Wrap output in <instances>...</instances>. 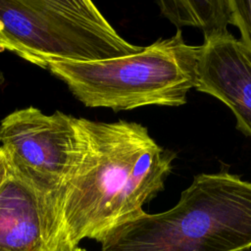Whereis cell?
I'll list each match as a JSON object with an SVG mask.
<instances>
[{
    "label": "cell",
    "mask_w": 251,
    "mask_h": 251,
    "mask_svg": "<svg viewBox=\"0 0 251 251\" xmlns=\"http://www.w3.org/2000/svg\"><path fill=\"white\" fill-rule=\"evenodd\" d=\"M77 148L74 166L46 208L63 245L84 238L101 242L143 212L165 187L176 155L159 145L135 122L104 123L75 117Z\"/></svg>",
    "instance_id": "1"
},
{
    "label": "cell",
    "mask_w": 251,
    "mask_h": 251,
    "mask_svg": "<svg viewBox=\"0 0 251 251\" xmlns=\"http://www.w3.org/2000/svg\"><path fill=\"white\" fill-rule=\"evenodd\" d=\"M102 251H250L251 182L227 171L193 177L178 202L111 230Z\"/></svg>",
    "instance_id": "2"
},
{
    "label": "cell",
    "mask_w": 251,
    "mask_h": 251,
    "mask_svg": "<svg viewBox=\"0 0 251 251\" xmlns=\"http://www.w3.org/2000/svg\"><path fill=\"white\" fill-rule=\"evenodd\" d=\"M198 52L199 46L187 44L177 28L135 54L97 62L51 61L47 70L86 107H177L196 86Z\"/></svg>",
    "instance_id": "3"
},
{
    "label": "cell",
    "mask_w": 251,
    "mask_h": 251,
    "mask_svg": "<svg viewBox=\"0 0 251 251\" xmlns=\"http://www.w3.org/2000/svg\"><path fill=\"white\" fill-rule=\"evenodd\" d=\"M142 49L89 0H0V51L42 69L51 61L97 62Z\"/></svg>",
    "instance_id": "4"
},
{
    "label": "cell",
    "mask_w": 251,
    "mask_h": 251,
    "mask_svg": "<svg viewBox=\"0 0 251 251\" xmlns=\"http://www.w3.org/2000/svg\"><path fill=\"white\" fill-rule=\"evenodd\" d=\"M0 142L12 173L35 191L47 210V201L75 160V117L61 111L45 115L33 106L16 110L0 123Z\"/></svg>",
    "instance_id": "5"
},
{
    "label": "cell",
    "mask_w": 251,
    "mask_h": 251,
    "mask_svg": "<svg viewBox=\"0 0 251 251\" xmlns=\"http://www.w3.org/2000/svg\"><path fill=\"white\" fill-rule=\"evenodd\" d=\"M195 88L226 104L251 137V55L230 32L199 46Z\"/></svg>",
    "instance_id": "6"
},
{
    "label": "cell",
    "mask_w": 251,
    "mask_h": 251,
    "mask_svg": "<svg viewBox=\"0 0 251 251\" xmlns=\"http://www.w3.org/2000/svg\"><path fill=\"white\" fill-rule=\"evenodd\" d=\"M61 235L35 191L11 173L0 188V251H56Z\"/></svg>",
    "instance_id": "7"
},
{
    "label": "cell",
    "mask_w": 251,
    "mask_h": 251,
    "mask_svg": "<svg viewBox=\"0 0 251 251\" xmlns=\"http://www.w3.org/2000/svg\"><path fill=\"white\" fill-rule=\"evenodd\" d=\"M161 14L171 23L180 26L200 28L204 41L223 36L229 31L231 10L229 0H174L157 2Z\"/></svg>",
    "instance_id": "8"
},
{
    "label": "cell",
    "mask_w": 251,
    "mask_h": 251,
    "mask_svg": "<svg viewBox=\"0 0 251 251\" xmlns=\"http://www.w3.org/2000/svg\"><path fill=\"white\" fill-rule=\"evenodd\" d=\"M230 24L240 31L239 41L251 55V0H229Z\"/></svg>",
    "instance_id": "9"
},
{
    "label": "cell",
    "mask_w": 251,
    "mask_h": 251,
    "mask_svg": "<svg viewBox=\"0 0 251 251\" xmlns=\"http://www.w3.org/2000/svg\"><path fill=\"white\" fill-rule=\"evenodd\" d=\"M11 173H12V170L8 162L7 156L3 148L0 146V188L6 182V180L10 177Z\"/></svg>",
    "instance_id": "10"
},
{
    "label": "cell",
    "mask_w": 251,
    "mask_h": 251,
    "mask_svg": "<svg viewBox=\"0 0 251 251\" xmlns=\"http://www.w3.org/2000/svg\"><path fill=\"white\" fill-rule=\"evenodd\" d=\"M56 251H86V250L84 248L79 247L78 245L75 246V247H72L70 245H63L59 249H57Z\"/></svg>",
    "instance_id": "11"
},
{
    "label": "cell",
    "mask_w": 251,
    "mask_h": 251,
    "mask_svg": "<svg viewBox=\"0 0 251 251\" xmlns=\"http://www.w3.org/2000/svg\"><path fill=\"white\" fill-rule=\"evenodd\" d=\"M4 81V76H3V75H2V73L0 72V84L2 83Z\"/></svg>",
    "instance_id": "12"
}]
</instances>
